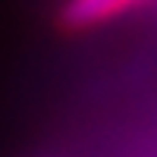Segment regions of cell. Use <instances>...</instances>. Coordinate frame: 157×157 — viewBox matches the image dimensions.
Instances as JSON below:
<instances>
[{"label": "cell", "instance_id": "6da1fadb", "mask_svg": "<svg viewBox=\"0 0 157 157\" xmlns=\"http://www.w3.org/2000/svg\"><path fill=\"white\" fill-rule=\"evenodd\" d=\"M151 3H157V0H60L54 19L63 32L85 35L129 16V13H138Z\"/></svg>", "mask_w": 157, "mask_h": 157}]
</instances>
